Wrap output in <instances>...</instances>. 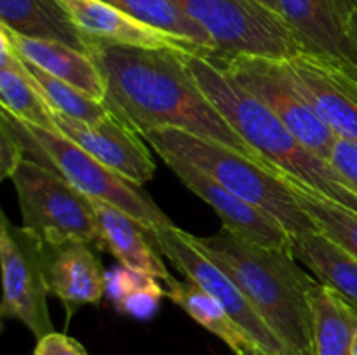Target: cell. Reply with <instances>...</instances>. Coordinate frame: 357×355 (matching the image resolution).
<instances>
[{"label":"cell","instance_id":"4dcf8cb0","mask_svg":"<svg viewBox=\"0 0 357 355\" xmlns=\"http://www.w3.org/2000/svg\"><path fill=\"white\" fill-rule=\"evenodd\" d=\"M234 354L236 355H268V354H265L261 348H258L257 345H253V343L246 345V347L239 348V350H234Z\"/></svg>","mask_w":357,"mask_h":355},{"label":"cell","instance_id":"484cf974","mask_svg":"<svg viewBox=\"0 0 357 355\" xmlns=\"http://www.w3.org/2000/svg\"><path fill=\"white\" fill-rule=\"evenodd\" d=\"M107 294L119 312L149 320L159 310L166 289L152 275L128 267H117L107 271Z\"/></svg>","mask_w":357,"mask_h":355},{"label":"cell","instance_id":"5bb4252c","mask_svg":"<svg viewBox=\"0 0 357 355\" xmlns=\"http://www.w3.org/2000/svg\"><path fill=\"white\" fill-rule=\"evenodd\" d=\"M58 2L79 28L87 49L91 44H114L143 49L197 52V54L208 56V51L199 47L194 42L149 26L103 0H58Z\"/></svg>","mask_w":357,"mask_h":355},{"label":"cell","instance_id":"8fae6325","mask_svg":"<svg viewBox=\"0 0 357 355\" xmlns=\"http://www.w3.org/2000/svg\"><path fill=\"white\" fill-rule=\"evenodd\" d=\"M286 63L335 134L357 141V66L317 51H305Z\"/></svg>","mask_w":357,"mask_h":355},{"label":"cell","instance_id":"4fadbf2b","mask_svg":"<svg viewBox=\"0 0 357 355\" xmlns=\"http://www.w3.org/2000/svg\"><path fill=\"white\" fill-rule=\"evenodd\" d=\"M54 120L63 136L131 183L143 187L155 174L145 139L114 113L100 122H82L54 111Z\"/></svg>","mask_w":357,"mask_h":355},{"label":"cell","instance_id":"e575fe53","mask_svg":"<svg viewBox=\"0 0 357 355\" xmlns=\"http://www.w3.org/2000/svg\"><path fill=\"white\" fill-rule=\"evenodd\" d=\"M356 2H357V0H356Z\"/></svg>","mask_w":357,"mask_h":355},{"label":"cell","instance_id":"44dd1931","mask_svg":"<svg viewBox=\"0 0 357 355\" xmlns=\"http://www.w3.org/2000/svg\"><path fill=\"white\" fill-rule=\"evenodd\" d=\"M291 253L357 312V258L323 232L293 237Z\"/></svg>","mask_w":357,"mask_h":355},{"label":"cell","instance_id":"1f68e13d","mask_svg":"<svg viewBox=\"0 0 357 355\" xmlns=\"http://www.w3.org/2000/svg\"><path fill=\"white\" fill-rule=\"evenodd\" d=\"M351 40H352V45H354V51L357 56V7H356L354 14H352V19H351ZM356 66H357V63H356Z\"/></svg>","mask_w":357,"mask_h":355},{"label":"cell","instance_id":"4316f807","mask_svg":"<svg viewBox=\"0 0 357 355\" xmlns=\"http://www.w3.org/2000/svg\"><path fill=\"white\" fill-rule=\"evenodd\" d=\"M26 65L33 75L35 82H37L38 89H40L42 96L56 113L66 115V117L82 122H100L107 118L108 115H112L110 108L105 104V101L93 100L82 90L49 75L47 72L31 65V63H26Z\"/></svg>","mask_w":357,"mask_h":355},{"label":"cell","instance_id":"30bf717a","mask_svg":"<svg viewBox=\"0 0 357 355\" xmlns=\"http://www.w3.org/2000/svg\"><path fill=\"white\" fill-rule=\"evenodd\" d=\"M2 260V317L17 319L37 341L52 333L47 308V282L44 274L42 240L23 226H14L2 212L0 218Z\"/></svg>","mask_w":357,"mask_h":355},{"label":"cell","instance_id":"ac0fdd59","mask_svg":"<svg viewBox=\"0 0 357 355\" xmlns=\"http://www.w3.org/2000/svg\"><path fill=\"white\" fill-rule=\"evenodd\" d=\"M9 37L10 44L17 51V54L26 63L38 66L40 70L47 72L49 75L70 84L75 89L82 90L89 97L96 101H105L107 97V82L87 52L73 49L61 42L38 40V38H28L10 31L9 28L2 26Z\"/></svg>","mask_w":357,"mask_h":355},{"label":"cell","instance_id":"3957f363","mask_svg":"<svg viewBox=\"0 0 357 355\" xmlns=\"http://www.w3.org/2000/svg\"><path fill=\"white\" fill-rule=\"evenodd\" d=\"M183 58L206 96L265 162L357 212V194L331 162L307 148L264 103L209 61L208 56L185 52Z\"/></svg>","mask_w":357,"mask_h":355},{"label":"cell","instance_id":"f546056e","mask_svg":"<svg viewBox=\"0 0 357 355\" xmlns=\"http://www.w3.org/2000/svg\"><path fill=\"white\" fill-rule=\"evenodd\" d=\"M33 355H87V352L77 340L52 331L37 341Z\"/></svg>","mask_w":357,"mask_h":355},{"label":"cell","instance_id":"2e32d148","mask_svg":"<svg viewBox=\"0 0 357 355\" xmlns=\"http://www.w3.org/2000/svg\"><path fill=\"white\" fill-rule=\"evenodd\" d=\"M42 258L49 294L66 305H96L107 292V271L86 242H42Z\"/></svg>","mask_w":357,"mask_h":355},{"label":"cell","instance_id":"d6986e66","mask_svg":"<svg viewBox=\"0 0 357 355\" xmlns=\"http://www.w3.org/2000/svg\"><path fill=\"white\" fill-rule=\"evenodd\" d=\"M0 108L17 120L51 132H59L54 111L42 96L26 61L17 54L0 28Z\"/></svg>","mask_w":357,"mask_h":355},{"label":"cell","instance_id":"5b68a950","mask_svg":"<svg viewBox=\"0 0 357 355\" xmlns=\"http://www.w3.org/2000/svg\"><path fill=\"white\" fill-rule=\"evenodd\" d=\"M0 111L9 118L14 132L23 143L26 159L61 174L87 197L100 198L122 209L146 228L173 226L171 219L160 211L159 205L143 191L142 187L131 183L110 167L101 164L61 132L45 131L17 120L3 108H0Z\"/></svg>","mask_w":357,"mask_h":355},{"label":"cell","instance_id":"6da1fadb","mask_svg":"<svg viewBox=\"0 0 357 355\" xmlns=\"http://www.w3.org/2000/svg\"><path fill=\"white\" fill-rule=\"evenodd\" d=\"M87 54L107 82L105 104L138 134L157 127L181 129L272 167L206 96L185 63V52L91 44Z\"/></svg>","mask_w":357,"mask_h":355},{"label":"cell","instance_id":"52a82bcc","mask_svg":"<svg viewBox=\"0 0 357 355\" xmlns=\"http://www.w3.org/2000/svg\"><path fill=\"white\" fill-rule=\"evenodd\" d=\"M13 183L17 191L23 228L49 246L96 242L98 219L86 194L49 167L24 159Z\"/></svg>","mask_w":357,"mask_h":355},{"label":"cell","instance_id":"9c48e42d","mask_svg":"<svg viewBox=\"0 0 357 355\" xmlns=\"http://www.w3.org/2000/svg\"><path fill=\"white\" fill-rule=\"evenodd\" d=\"M150 235L157 251L166 256L167 261L185 275V278L209 292L258 348L268 355H291L234 278L195 247L188 232L173 225L150 230Z\"/></svg>","mask_w":357,"mask_h":355},{"label":"cell","instance_id":"7a4b0ae2","mask_svg":"<svg viewBox=\"0 0 357 355\" xmlns=\"http://www.w3.org/2000/svg\"><path fill=\"white\" fill-rule=\"evenodd\" d=\"M199 251L234 278L291 355H316L309 291L316 278L300 268L291 249L251 244L229 232L188 233Z\"/></svg>","mask_w":357,"mask_h":355},{"label":"cell","instance_id":"ba28073f","mask_svg":"<svg viewBox=\"0 0 357 355\" xmlns=\"http://www.w3.org/2000/svg\"><path fill=\"white\" fill-rule=\"evenodd\" d=\"M208 59L264 103L307 148L330 162L338 136L314 110L286 59L246 54H208Z\"/></svg>","mask_w":357,"mask_h":355},{"label":"cell","instance_id":"d6a6232c","mask_svg":"<svg viewBox=\"0 0 357 355\" xmlns=\"http://www.w3.org/2000/svg\"><path fill=\"white\" fill-rule=\"evenodd\" d=\"M257 2H260L261 6H265V7H267V9L274 10L275 14H279V16H281V10H279V2H278V0H257Z\"/></svg>","mask_w":357,"mask_h":355},{"label":"cell","instance_id":"7c38bea8","mask_svg":"<svg viewBox=\"0 0 357 355\" xmlns=\"http://www.w3.org/2000/svg\"><path fill=\"white\" fill-rule=\"evenodd\" d=\"M160 159L188 190L215 209L230 235L257 246L291 249L293 237L267 212L237 197L194 164L173 155H160Z\"/></svg>","mask_w":357,"mask_h":355},{"label":"cell","instance_id":"e0dca14e","mask_svg":"<svg viewBox=\"0 0 357 355\" xmlns=\"http://www.w3.org/2000/svg\"><path fill=\"white\" fill-rule=\"evenodd\" d=\"M91 198V197H89ZM98 219V240L100 249L108 251L122 267L143 271L164 282L173 281V275L162 261V254L153 246L150 228L132 218L122 209L100 200L91 198Z\"/></svg>","mask_w":357,"mask_h":355},{"label":"cell","instance_id":"cb8c5ba5","mask_svg":"<svg viewBox=\"0 0 357 355\" xmlns=\"http://www.w3.org/2000/svg\"><path fill=\"white\" fill-rule=\"evenodd\" d=\"M103 2L117 7L122 13L129 14L149 26L194 42L199 47L208 51V54L216 52V44L211 35L201 24L195 23L188 14H185L173 0H103Z\"/></svg>","mask_w":357,"mask_h":355},{"label":"cell","instance_id":"603a6c76","mask_svg":"<svg viewBox=\"0 0 357 355\" xmlns=\"http://www.w3.org/2000/svg\"><path fill=\"white\" fill-rule=\"evenodd\" d=\"M166 298L181 306L195 322L206 327L209 333L225 341L232 348V352L253 343L243 333V329L230 319L227 310L195 282L188 281V278L185 281L173 278L166 284Z\"/></svg>","mask_w":357,"mask_h":355},{"label":"cell","instance_id":"836d02e7","mask_svg":"<svg viewBox=\"0 0 357 355\" xmlns=\"http://www.w3.org/2000/svg\"><path fill=\"white\" fill-rule=\"evenodd\" d=\"M351 355H357V333H356L354 340H352V347H351Z\"/></svg>","mask_w":357,"mask_h":355},{"label":"cell","instance_id":"f1b7e54d","mask_svg":"<svg viewBox=\"0 0 357 355\" xmlns=\"http://www.w3.org/2000/svg\"><path fill=\"white\" fill-rule=\"evenodd\" d=\"M330 162L357 194V141L338 138L331 152Z\"/></svg>","mask_w":357,"mask_h":355},{"label":"cell","instance_id":"7402d4cb","mask_svg":"<svg viewBox=\"0 0 357 355\" xmlns=\"http://www.w3.org/2000/svg\"><path fill=\"white\" fill-rule=\"evenodd\" d=\"M316 355H351L357 333V312L338 292L323 282L309 291Z\"/></svg>","mask_w":357,"mask_h":355},{"label":"cell","instance_id":"83f0119b","mask_svg":"<svg viewBox=\"0 0 357 355\" xmlns=\"http://www.w3.org/2000/svg\"><path fill=\"white\" fill-rule=\"evenodd\" d=\"M26 159L23 143L14 132L9 118L0 111V176L13 178L21 162Z\"/></svg>","mask_w":357,"mask_h":355},{"label":"cell","instance_id":"277c9868","mask_svg":"<svg viewBox=\"0 0 357 355\" xmlns=\"http://www.w3.org/2000/svg\"><path fill=\"white\" fill-rule=\"evenodd\" d=\"M139 136L159 157L173 155L197 166L227 190L267 212L291 237L321 232L275 167L261 166L222 143L181 129L157 127Z\"/></svg>","mask_w":357,"mask_h":355},{"label":"cell","instance_id":"d4e9b609","mask_svg":"<svg viewBox=\"0 0 357 355\" xmlns=\"http://www.w3.org/2000/svg\"><path fill=\"white\" fill-rule=\"evenodd\" d=\"M275 173L291 188L295 197L298 198L303 209L312 216L321 232L326 233L330 239H333L352 256L357 258V212L330 200L324 195L317 194L316 190H310L296 178L288 176L278 169Z\"/></svg>","mask_w":357,"mask_h":355},{"label":"cell","instance_id":"9a60e30c","mask_svg":"<svg viewBox=\"0 0 357 355\" xmlns=\"http://www.w3.org/2000/svg\"><path fill=\"white\" fill-rule=\"evenodd\" d=\"M286 23L310 51L356 65L351 19L356 0H278Z\"/></svg>","mask_w":357,"mask_h":355},{"label":"cell","instance_id":"8992f818","mask_svg":"<svg viewBox=\"0 0 357 355\" xmlns=\"http://www.w3.org/2000/svg\"><path fill=\"white\" fill-rule=\"evenodd\" d=\"M216 44L213 56L291 59L310 51L282 16L257 0H173Z\"/></svg>","mask_w":357,"mask_h":355},{"label":"cell","instance_id":"ffe728a7","mask_svg":"<svg viewBox=\"0 0 357 355\" xmlns=\"http://www.w3.org/2000/svg\"><path fill=\"white\" fill-rule=\"evenodd\" d=\"M0 24L23 37L61 42L87 52L79 28L58 0H0Z\"/></svg>","mask_w":357,"mask_h":355}]
</instances>
